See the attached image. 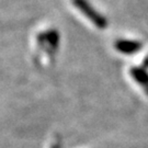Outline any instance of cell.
<instances>
[{
  "label": "cell",
  "instance_id": "6da1fadb",
  "mask_svg": "<svg viewBox=\"0 0 148 148\" xmlns=\"http://www.w3.org/2000/svg\"><path fill=\"white\" fill-rule=\"evenodd\" d=\"M74 3L77 8H79L80 10L85 13L86 16L89 18L91 21L95 23L97 27H106V22L104 20L103 16H101L100 14H98L86 0H74Z\"/></svg>",
  "mask_w": 148,
  "mask_h": 148
},
{
  "label": "cell",
  "instance_id": "7a4b0ae2",
  "mask_svg": "<svg viewBox=\"0 0 148 148\" xmlns=\"http://www.w3.org/2000/svg\"><path fill=\"white\" fill-rule=\"evenodd\" d=\"M115 47L119 52L124 54H133L136 53L140 48V43L135 42V41H125V40H120L115 43Z\"/></svg>",
  "mask_w": 148,
  "mask_h": 148
},
{
  "label": "cell",
  "instance_id": "3957f363",
  "mask_svg": "<svg viewBox=\"0 0 148 148\" xmlns=\"http://www.w3.org/2000/svg\"><path fill=\"white\" fill-rule=\"evenodd\" d=\"M131 74L134 79L137 81L139 85L143 87L148 95V74L142 68H133Z\"/></svg>",
  "mask_w": 148,
  "mask_h": 148
}]
</instances>
